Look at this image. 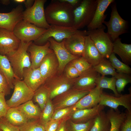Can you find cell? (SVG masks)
<instances>
[{"label": "cell", "mask_w": 131, "mask_h": 131, "mask_svg": "<svg viewBox=\"0 0 131 131\" xmlns=\"http://www.w3.org/2000/svg\"><path fill=\"white\" fill-rule=\"evenodd\" d=\"M74 8L68 3L52 0L45 9L46 18L50 25L72 27Z\"/></svg>", "instance_id": "1"}, {"label": "cell", "mask_w": 131, "mask_h": 131, "mask_svg": "<svg viewBox=\"0 0 131 131\" xmlns=\"http://www.w3.org/2000/svg\"><path fill=\"white\" fill-rule=\"evenodd\" d=\"M33 41L26 42L21 41L19 46L16 51L6 56L10 63L15 78L22 80L24 69L31 67V62L27 49Z\"/></svg>", "instance_id": "2"}, {"label": "cell", "mask_w": 131, "mask_h": 131, "mask_svg": "<svg viewBox=\"0 0 131 131\" xmlns=\"http://www.w3.org/2000/svg\"><path fill=\"white\" fill-rule=\"evenodd\" d=\"M97 0H83L74 9L72 27L79 30L87 26L91 21L97 5Z\"/></svg>", "instance_id": "3"}, {"label": "cell", "mask_w": 131, "mask_h": 131, "mask_svg": "<svg viewBox=\"0 0 131 131\" xmlns=\"http://www.w3.org/2000/svg\"><path fill=\"white\" fill-rule=\"evenodd\" d=\"M46 0H35L32 6L23 13V20L37 27L46 29L50 26L47 22L44 8Z\"/></svg>", "instance_id": "4"}, {"label": "cell", "mask_w": 131, "mask_h": 131, "mask_svg": "<svg viewBox=\"0 0 131 131\" xmlns=\"http://www.w3.org/2000/svg\"><path fill=\"white\" fill-rule=\"evenodd\" d=\"M104 25L97 29L87 31L89 36L101 55L105 58L109 59L113 52V42L107 33L105 32Z\"/></svg>", "instance_id": "5"}, {"label": "cell", "mask_w": 131, "mask_h": 131, "mask_svg": "<svg viewBox=\"0 0 131 131\" xmlns=\"http://www.w3.org/2000/svg\"><path fill=\"white\" fill-rule=\"evenodd\" d=\"M75 79L68 77L64 72L57 73L48 78L44 84L48 89L49 98L52 100L56 96L62 93L73 87Z\"/></svg>", "instance_id": "6"}, {"label": "cell", "mask_w": 131, "mask_h": 131, "mask_svg": "<svg viewBox=\"0 0 131 131\" xmlns=\"http://www.w3.org/2000/svg\"><path fill=\"white\" fill-rule=\"evenodd\" d=\"M109 20L108 21H105L103 23L107 26V33L113 42L120 35L127 32L128 22L120 15L116 3H114L112 5Z\"/></svg>", "instance_id": "7"}, {"label": "cell", "mask_w": 131, "mask_h": 131, "mask_svg": "<svg viewBox=\"0 0 131 131\" xmlns=\"http://www.w3.org/2000/svg\"><path fill=\"white\" fill-rule=\"evenodd\" d=\"M80 30L75 29L72 27L50 25L49 27L40 37L34 41L33 43L38 45H43L50 38H52L57 42H60L64 39L77 34Z\"/></svg>", "instance_id": "8"}, {"label": "cell", "mask_w": 131, "mask_h": 131, "mask_svg": "<svg viewBox=\"0 0 131 131\" xmlns=\"http://www.w3.org/2000/svg\"><path fill=\"white\" fill-rule=\"evenodd\" d=\"M46 30L22 20L16 25L13 32L21 41L29 42L37 39Z\"/></svg>", "instance_id": "9"}, {"label": "cell", "mask_w": 131, "mask_h": 131, "mask_svg": "<svg viewBox=\"0 0 131 131\" xmlns=\"http://www.w3.org/2000/svg\"><path fill=\"white\" fill-rule=\"evenodd\" d=\"M14 89V92L11 97L6 101L9 108L16 107L33 99L34 92L23 80L15 78Z\"/></svg>", "instance_id": "10"}, {"label": "cell", "mask_w": 131, "mask_h": 131, "mask_svg": "<svg viewBox=\"0 0 131 131\" xmlns=\"http://www.w3.org/2000/svg\"><path fill=\"white\" fill-rule=\"evenodd\" d=\"M90 91L79 90L72 88L56 96L51 100L54 110L73 106Z\"/></svg>", "instance_id": "11"}, {"label": "cell", "mask_w": 131, "mask_h": 131, "mask_svg": "<svg viewBox=\"0 0 131 131\" xmlns=\"http://www.w3.org/2000/svg\"><path fill=\"white\" fill-rule=\"evenodd\" d=\"M50 43V48L55 54L58 61L59 67L58 73L63 72L66 65L72 60L80 57L72 54L65 47L63 41L60 42L55 41L52 38L48 40Z\"/></svg>", "instance_id": "12"}, {"label": "cell", "mask_w": 131, "mask_h": 131, "mask_svg": "<svg viewBox=\"0 0 131 131\" xmlns=\"http://www.w3.org/2000/svg\"><path fill=\"white\" fill-rule=\"evenodd\" d=\"M21 42L13 32L0 28V54L7 56L16 51Z\"/></svg>", "instance_id": "13"}, {"label": "cell", "mask_w": 131, "mask_h": 131, "mask_svg": "<svg viewBox=\"0 0 131 131\" xmlns=\"http://www.w3.org/2000/svg\"><path fill=\"white\" fill-rule=\"evenodd\" d=\"M99 104L107 106L115 110L120 106H123L128 111H131V94H121L118 97L103 92L100 96Z\"/></svg>", "instance_id": "14"}, {"label": "cell", "mask_w": 131, "mask_h": 131, "mask_svg": "<svg viewBox=\"0 0 131 131\" xmlns=\"http://www.w3.org/2000/svg\"><path fill=\"white\" fill-rule=\"evenodd\" d=\"M87 31L81 30L77 33L67 38L64 41L65 46L72 55L83 56Z\"/></svg>", "instance_id": "15"}, {"label": "cell", "mask_w": 131, "mask_h": 131, "mask_svg": "<svg viewBox=\"0 0 131 131\" xmlns=\"http://www.w3.org/2000/svg\"><path fill=\"white\" fill-rule=\"evenodd\" d=\"M50 45L49 41L42 45H36L33 42L30 45L27 51L30 54L31 68H39L45 57L49 54L54 52L50 48Z\"/></svg>", "instance_id": "16"}, {"label": "cell", "mask_w": 131, "mask_h": 131, "mask_svg": "<svg viewBox=\"0 0 131 131\" xmlns=\"http://www.w3.org/2000/svg\"><path fill=\"white\" fill-rule=\"evenodd\" d=\"M99 74L93 66L75 79L73 88L79 90L90 91L96 87V81Z\"/></svg>", "instance_id": "17"}, {"label": "cell", "mask_w": 131, "mask_h": 131, "mask_svg": "<svg viewBox=\"0 0 131 131\" xmlns=\"http://www.w3.org/2000/svg\"><path fill=\"white\" fill-rule=\"evenodd\" d=\"M23 6L19 4L8 13H0V28L13 32L16 25L23 20Z\"/></svg>", "instance_id": "18"}, {"label": "cell", "mask_w": 131, "mask_h": 131, "mask_svg": "<svg viewBox=\"0 0 131 131\" xmlns=\"http://www.w3.org/2000/svg\"><path fill=\"white\" fill-rule=\"evenodd\" d=\"M105 107L104 106L98 104L92 108L74 110L70 114L69 119L76 123L87 122L94 119L103 110Z\"/></svg>", "instance_id": "19"}, {"label": "cell", "mask_w": 131, "mask_h": 131, "mask_svg": "<svg viewBox=\"0 0 131 131\" xmlns=\"http://www.w3.org/2000/svg\"><path fill=\"white\" fill-rule=\"evenodd\" d=\"M96 8L93 17L87 26L88 30L97 29L103 26L107 15L105 11L109 6L115 1L114 0H97Z\"/></svg>", "instance_id": "20"}, {"label": "cell", "mask_w": 131, "mask_h": 131, "mask_svg": "<svg viewBox=\"0 0 131 131\" xmlns=\"http://www.w3.org/2000/svg\"><path fill=\"white\" fill-rule=\"evenodd\" d=\"M103 92V89L96 87L73 106L74 110L91 108L97 106Z\"/></svg>", "instance_id": "21"}, {"label": "cell", "mask_w": 131, "mask_h": 131, "mask_svg": "<svg viewBox=\"0 0 131 131\" xmlns=\"http://www.w3.org/2000/svg\"><path fill=\"white\" fill-rule=\"evenodd\" d=\"M59 67L58 61L54 52L45 57L39 67L41 76L45 81L58 73Z\"/></svg>", "instance_id": "22"}, {"label": "cell", "mask_w": 131, "mask_h": 131, "mask_svg": "<svg viewBox=\"0 0 131 131\" xmlns=\"http://www.w3.org/2000/svg\"><path fill=\"white\" fill-rule=\"evenodd\" d=\"M23 77V81L34 92L45 82L41 76L39 67L33 68L30 67L25 68Z\"/></svg>", "instance_id": "23"}, {"label": "cell", "mask_w": 131, "mask_h": 131, "mask_svg": "<svg viewBox=\"0 0 131 131\" xmlns=\"http://www.w3.org/2000/svg\"><path fill=\"white\" fill-rule=\"evenodd\" d=\"M92 66H95L104 58L101 55L90 36L86 38L83 56Z\"/></svg>", "instance_id": "24"}, {"label": "cell", "mask_w": 131, "mask_h": 131, "mask_svg": "<svg viewBox=\"0 0 131 131\" xmlns=\"http://www.w3.org/2000/svg\"><path fill=\"white\" fill-rule=\"evenodd\" d=\"M121 39L118 38L113 42V52L117 55L125 64H131V44L122 43Z\"/></svg>", "instance_id": "25"}, {"label": "cell", "mask_w": 131, "mask_h": 131, "mask_svg": "<svg viewBox=\"0 0 131 131\" xmlns=\"http://www.w3.org/2000/svg\"><path fill=\"white\" fill-rule=\"evenodd\" d=\"M0 73L7 81L10 88H14L15 77L7 57L0 54Z\"/></svg>", "instance_id": "26"}, {"label": "cell", "mask_w": 131, "mask_h": 131, "mask_svg": "<svg viewBox=\"0 0 131 131\" xmlns=\"http://www.w3.org/2000/svg\"><path fill=\"white\" fill-rule=\"evenodd\" d=\"M111 124L109 131H120L121 125L126 116V112H121L118 109L111 108L106 113Z\"/></svg>", "instance_id": "27"}, {"label": "cell", "mask_w": 131, "mask_h": 131, "mask_svg": "<svg viewBox=\"0 0 131 131\" xmlns=\"http://www.w3.org/2000/svg\"><path fill=\"white\" fill-rule=\"evenodd\" d=\"M5 117L10 123L17 126L24 125L29 120L17 107L9 108Z\"/></svg>", "instance_id": "28"}, {"label": "cell", "mask_w": 131, "mask_h": 131, "mask_svg": "<svg viewBox=\"0 0 131 131\" xmlns=\"http://www.w3.org/2000/svg\"><path fill=\"white\" fill-rule=\"evenodd\" d=\"M29 120L39 119L41 111L32 100L16 107Z\"/></svg>", "instance_id": "29"}, {"label": "cell", "mask_w": 131, "mask_h": 131, "mask_svg": "<svg viewBox=\"0 0 131 131\" xmlns=\"http://www.w3.org/2000/svg\"><path fill=\"white\" fill-rule=\"evenodd\" d=\"M110 126V120L103 110L95 118L93 124L89 131H109Z\"/></svg>", "instance_id": "30"}, {"label": "cell", "mask_w": 131, "mask_h": 131, "mask_svg": "<svg viewBox=\"0 0 131 131\" xmlns=\"http://www.w3.org/2000/svg\"><path fill=\"white\" fill-rule=\"evenodd\" d=\"M49 91L43 84L34 92L33 99L38 104L42 111L44 109L48 100L49 98Z\"/></svg>", "instance_id": "31"}, {"label": "cell", "mask_w": 131, "mask_h": 131, "mask_svg": "<svg viewBox=\"0 0 131 131\" xmlns=\"http://www.w3.org/2000/svg\"><path fill=\"white\" fill-rule=\"evenodd\" d=\"M116 81V78L114 77L108 78L99 75L96 80V87L101 89H110L113 91L115 96L118 97L121 94H118L116 91L115 85Z\"/></svg>", "instance_id": "32"}, {"label": "cell", "mask_w": 131, "mask_h": 131, "mask_svg": "<svg viewBox=\"0 0 131 131\" xmlns=\"http://www.w3.org/2000/svg\"><path fill=\"white\" fill-rule=\"evenodd\" d=\"M95 70L102 76L110 75L115 77L117 74L110 61L104 58L96 66H93Z\"/></svg>", "instance_id": "33"}, {"label": "cell", "mask_w": 131, "mask_h": 131, "mask_svg": "<svg viewBox=\"0 0 131 131\" xmlns=\"http://www.w3.org/2000/svg\"><path fill=\"white\" fill-rule=\"evenodd\" d=\"M109 59L112 66L116 69L117 73L130 74H131V68L129 65L120 61L114 53L111 54Z\"/></svg>", "instance_id": "34"}, {"label": "cell", "mask_w": 131, "mask_h": 131, "mask_svg": "<svg viewBox=\"0 0 131 131\" xmlns=\"http://www.w3.org/2000/svg\"><path fill=\"white\" fill-rule=\"evenodd\" d=\"M54 111V109L52 101L49 98L44 109L41 112L39 119L40 123L45 125L51 121Z\"/></svg>", "instance_id": "35"}, {"label": "cell", "mask_w": 131, "mask_h": 131, "mask_svg": "<svg viewBox=\"0 0 131 131\" xmlns=\"http://www.w3.org/2000/svg\"><path fill=\"white\" fill-rule=\"evenodd\" d=\"M114 77L116 78L115 85L116 91L120 94L121 92L124 91L126 85L131 83V75L125 73H118Z\"/></svg>", "instance_id": "36"}, {"label": "cell", "mask_w": 131, "mask_h": 131, "mask_svg": "<svg viewBox=\"0 0 131 131\" xmlns=\"http://www.w3.org/2000/svg\"><path fill=\"white\" fill-rule=\"evenodd\" d=\"M94 119L82 123H76L69 119L66 123L67 129L68 131H89L93 124Z\"/></svg>", "instance_id": "37"}, {"label": "cell", "mask_w": 131, "mask_h": 131, "mask_svg": "<svg viewBox=\"0 0 131 131\" xmlns=\"http://www.w3.org/2000/svg\"><path fill=\"white\" fill-rule=\"evenodd\" d=\"M18 127L19 131H45V126L40 123L39 119L29 120L25 124Z\"/></svg>", "instance_id": "38"}, {"label": "cell", "mask_w": 131, "mask_h": 131, "mask_svg": "<svg viewBox=\"0 0 131 131\" xmlns=\"http://www.w3.org/2000/svg\"><path fill=\"white\" fill-rule=\"evenodd\" d=\"M70 62L76 69L80 75L93 66L82 56Z\"/></svg>", "instance_id": "39"}, {"label": "cell", "mask_w": 131, "mask_h": 131, "mask_svg": "<svg viewBox=\"0 0 131 131\" xmlns=\"http://www.w3.org/2000/svg\"><path fill=\"white\" fill-rule=\"evenodd\" d=\"M74 110L73 106L54 110L51 120L61 121L69 116Z\"/></svg>", "instance_id": "40"}, {"label": "cell", "mask_w": 131, "mask_h": 131, "mask_svg": "<svg viewBox=\"0 0 131 131\" xmlns=\"http://www.w3.org/2000/svg\"><path fill=\"white\" fill-rule=\"evenodd\" d=\"M63 72L68 77L71 79H76L80 75L77 70L70 62L65 66Z\"/></svg>", "instance_id": "41"}, {"label": "cell", "mask_w": 131, "mask_h": 131, "mask_svg": "<svg viewBox=\"0 0 131 131\" xmlns=\"http://www.w3.org/2000/svg\"><path fill=\"white\" fill-rule=\"evenodd\" d=\"M0 129L2 131H19L18 126L10 123L4 117L0 118Z\"/></svg>", "instance_id": "42"}, {"label": "cell", "mask_w": 131, "mask_h": 131, "mask_svg": "<svg viewBox=\"0 0 131 131\" xmlns=\"http://www.w3.org/2000/svg\"><path fill=\"white\" fill-rule=\"evenodd\" d=\"M11 89L7 81L0 73V93H3L7 96L10 94Z\"/></svg>", "instance_id": "43"}, {"label": "cell", "mask_w": 131, "mask_h": 131, "mask_svg": "<svg viewBox=\"0 0 131 131\" xmlns=\"http://www.w3.org/2000/svg\"><path fill=\"white\" fill-rule=\"evenodd\" d=\"M126 118L122 123L120 131H131V111L127 110Z\"/></svg>", "instance_id": "44"}, {"label": "cell", "mask_w": 131, "mask_h": 131, "mask_svg": "<svg viewBox=\"0 0 131 131\" xmlns=\"http://www.w3.org/2000/svg\"><path fill=\"white\" fill-rule=\"evenodd\" d=\"M5 96L4 93H0V118L5 117L9 108L6 103Z\"/></svg>", "instance_id": "45"}, {"label": "cell", "mask_w": 131, "mask_h": 131, "mask_svg": "<svg viewBox=\"0 0 131 131\" xmlns=\"http://www.w3.org/2000/svg\"><path fill=\"white\" fill-rule=\"evenodd\" d=\"M61 121L51 120L48 122L44 125L45 131H55Z\"/></svg>", "instance_id": "46"}, {"label": "cell", "mask_w": 131, "mask_h": 131, "mask_svg": "<svg viewBox=\"0 0 131 131\" xmlns=\"http://www.w3.org/2000/svg\"><path fill=\"white\" fill-rule=\"evenodd\" d=\"M69 119V116L61 120L55 131H66L67 122Z\"/></svg>", "instance_id": "47"}, {"label": "cell", "mask_w": 131, "mask_h": 131, "mask_svg": "<svg viewBox=\"0 0 131 131\" xmlns=\"http://www.w3.org/2000/svg\"><path fill=\"white\" fill-rule=\"evenodd\" d=\"M60 1L68 3L74 9L78 6L82 2L81 0H59Z\"/></svg>", "instance_id": "48"}, {"label": "cell", "mask_w": 131, "mask_h": 131, "mask_svg": "<svg viewBox=\"0 0 131 131\" xmlns=\"http://www.w3.org/2000/svg\"><path fill=\"white\" fill-rule=\"evenodd\" d=\"M34 0H25L24 3L26 9L32 7L34 3Z\"/></svg>", "instance_id": "49"}, {"label": "cell", "mask_w": 131, "mask_h": 131, "mask_svg": "<svg viewBox=\"0 0 131 131\" xmlns=\"http://www.w3.org/2000/svg\"><path fill=\"white\" fill-rule=\"evenodd\" d=\"M0 3L3 5H7L9 4L10 1L9 0H0Z\"/></svg>", "instance_id": "50"}, {"label": "cell", "mask_w": 131, "mask_h": 131, "mask_svg": "<svg viewBox=\"0 0 131 131\" xmlns=\"http://www.w3.org/2000/svg\"><path fill=\"white\" fill-rule=\"evenodd\" d=\"M13 1L16 3H24L25 0H14Z\"/></svg>", "instance_id": "51"}, {"label": "cell", "mask_w": 131, "mask_h": 131, "mask_svg": "<svg viewBox=\"0 0 131 131\" xmlns=\"http://www.w3.org/2000/svg\"><path fill=\"white\" fill-rule=\"evenodd\" d=\"M66 131H68V130L67 129V127H66Z\"/></svg>", "instance_id": "52"}, {"label": "cell", "mask_w": 131, "mask_h": 131, "mask_svg": "<svg viewBox=\"0 0 131 131\" xmlns=\"http://www.w3.org/2000/svg\"><path fill=\"white\" fill-rule=\"evenodd\" d=\"M0 131H2L0 129Z\"/></svg>", "instance_id": "53"}]
</instances>
